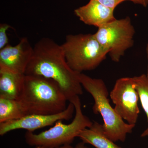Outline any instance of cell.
I'll use <instances>...</instances> for the list:
<instances>
[{"mask_svg":"<svg viewBox=\"0 0 148 148\" xmlns=\"http://www.w3.org/2000/svg\"><path fill=\"white\" fill-rule=\"evenodd\" d=\"M79 74L67 64L61 45L48 38H42L36 43L25 73V75L53 80L59 85L69 102L83 92Z\"/></svg>","mask_w":148,"mask_h":148,"instance_id":"obj_1","label":"cell"},{"mask_svg":"<svg viewBox=\"0 0 148 148\" xmlns=\"http://www.w3.org/2000/svg\"><path fill=\"white\" fill-rule=\"evenodd\" d=\"M19 100L24 104L28 115L59 113L68 106V99L58 84L39 76L25 75Z\"/></svg>","mask_w":148,"mask_h":148,"instance_id":"obj_2","label":"cell"},{"mask_svg":"<svg viewBox=\"0 0 148 148\" xmlns=\"http://www.w3.org/2000/svg\"><path fill=\"white\" fill-rule=\"evenodd\" d=\"M79 79L82 87L93 98V113L100 114L103 118L105 134L114 143L124 142L127 135L132 132L135 125L124 122L111 106L108 98V90L103 80L90 77L83 73L79 74Z\"/></svg>","mask_w":148,"mask_h":148,"instance_id":"obj_3","label":"cell"},{"mask_svg":"<svg viewBox=\"0 0 148 148\" xmlns=\"http://www.w3.org/2000/svg\"><path fill=\"white\" fill-rule=\"evenodd\" d=\"M70 103H73L75 108V117L71 123L65 124L62 121H58L53 127L38 134L27 131L24 135L26 143L34 147H56L71 145L84 129L90 127L93 122L83 113L79 96Z\"/></svg>","mask_w":148,"mask_h":148,"instance_id":"obj_4","label":"cell"},{"mask_svg":"<svg viewBox=\"0 0 148 148\" xmlns=\"http://www.w3.org/2000/svg\"><path fill=\"white\" fill-rule=\"evenodd\" d=\"M61 45L67 64L79 73L94 70L108 54L91 34L67 35Z\"/></svg>","mask_w":148,"mask_h":148,"instance_id":"obj_5","label":"cell"},{"mask_svg":"<svg viewBox=\"0 0 148 148\" xmlns=\"http://www.w3.org/2000/svg\"><path fill=\"white\" fill-rule=\"evenodd\" d=\"M135 28L129 16L116 19L98 28L94 34L113 61L119 62L127 49L133 46Z\"/></svg>","mask_w":148,"mask_h":148,"instance_id":"obj_6","label":"cell"},{"mask_svg":"<svg viewBox=\"0 0 148 148\" xmlns=\"http://www.w3.org/2000/svg\"><path fill=\"white\" fill-rule=\"evenodd\" d=\"M117 113L130 124L135 125L140 113L139 99L133 77H125L117 80L110 93Z\"/></svg>","mask_w":148,"mask_h":148,"instance_id":"obj_7","label":"cell"},{"mask_svg":"<svg viewBox=\"0 0 148 148\" xmlns=\"http://www.w3.org/2000/svg\"><path fill=\"white\" fill-rule=\"evenodd\" d=\"M75 108L73 104L70 103L65 110L53 114H29L19 119L0 123V135L16 130H26L34 132L36 130L50 126L58 121H69L73 117Z\"/></svg>","mask_w":148,"mask_h":148,"instance_id":"obj_8","label":"cell"},{"mask_svg":"<svg viewBox=\"0 0 148 148\" xmlns=\"http://www.w3.org/2000/svg\"><path fill=\"white\" fill-rule=\"evenodd\" d=\"M34 51V47L26 37L18 44H8L0 50V71L25 74Z\"/></svg>","mask_w":148,"mask_h":148,"instance_id":"obj_9","label":"cell"},{"mask_svg":"<svg viewBox=\"0 0 148 148\" xmlns=\"http://www.w3.org/2000/svg\"><path fill=\"white\" fill-rule=\"evenodd\" d=\"M114 11L95 0H90L87 4L75 10L74 13L84 24L98 28L116 19Z\"/></svg>","mask_w":148,"mask_h":148,"instance_id":"obj_10","label":"cell"},{"mask_svg":"<svg viewBox=\"0 0 148 148\" xmlns=\"http://www.w3.org/2000/svg\"><path fill=\"white\" fill-rule=\"evenodd\" d=\"M25 74L0 71V98L19 100L24 86Z\"/></svg>","mask_w":148,"mask_h":148,"instance_id":"obj_11","label":"cell"},{"mask_svg":"<svg viewBox=\"0 0 148 148\" xmlns=\"http://www.w3.org/2000/svg\"><path fill=\"white\" fill-rule=\"evenodd\" d=\"M78 138L86 144L95 148H121L109 139L103 130V125L94 121L90 127L84 129Z\"/></svg>","mask_w":148,"mask_h":148,"instance_id":"obj_12","label":"cell"},{"mask_svg":"<svg viewBox=\"0 0 148 148\" xmlns=\"http://www.w3.org/2000/svg\"><path fill=\"white\" fill-rule=\"evenodd\" d=\"M28 115L20 100L0 98V123L21 119Z\"/></svg>","mask_w":148,"mask_h":148,"instance_id":"obj_13","label":"cell"},{"mask_svg":"<svg viewBox=\"0 0 148 148\" xmlns=\"http://www.w3.org/2000/svg\"><path fill=\"white\" fill-rule=\"evenodd\" d=\"M133 78L135 88L138 91L139 99L145 113L148 123V77L145 74H143ZM141 137H148V125L141 134Z\"/></svg>","mask_w":148,"mask_h":148,"instance_id":"obj_14","label":"cell"},{"mask_svg":"<svg viewBox=\"0 0 148 148\" xmlns=\"http://www.w3.org/2000/svg\"><path fill=\"white\" fill-rule=\"evenodd\" d=\"M11 27L8 24L2 23L0 24V50L8 45V38L7 31Z\"/></svg>","mask_w":148,"mask_h":148,"instance_id":"obj_15","label":"cell"},{"mask_svg":"<svg viewBox=\"0 0 148 148\" xmlns=\"http://www.w3.org/2000/svg\"><path fill=\"white\" fill-rule=\"evenodd\" d=\"M103 5L115 10L119 5L126 0H95Z\"/></svg>","mask_w":148,"mask_h":148,"instance_id":"obj_16","label":"cell"},{"mask_svg":"<svg viewBox=\"0 0 148 148\" xmlns=\"http://www.w3.org/2000/svg\"><path fill=\"white\" fill-rule=\"evenodd\" d=\"M127 1H130L134 3L140 5L145 7L148 6V0H126Z\"/></svg>","mask_w":148,"mask_h":148,"instance_id":"obj_17","label":"cell"},{"mask_svg":"<svg viewBox=\"0 0 148 148\" xmlns=\"http://www.w3.org/2000/svg\"><path fill=\"white\" fill-rule=\"evenodd\" d=\"M33 148H75L71 145H66L60 146V147H43V146H36L34 147Z\"/></svg>","mask_w":148,"mask_h":148,"instance_id":"obj_18","label":"cell"},{"mask_svg":"<svg viewBox=\"0 0 148 148\" xmlns=\"http://www.w3.org/2000/svg\"><path fill=\"white\" fill-rule=\"evenodd\" d=\"M85 145L86 144L82 142L77 144L75 148H90L88 147Z\"/></svg>","mask_w":148,"mask_h":148,"instance_id":"obj_19","label":"cell"},{"mask_svg":"<svg viewBox=\"0 0 148 148\" xmlns=\"http://www.w3.org/2000/svg\"><path fill=\"white\" fill-rule=\"evenodd\" d=\"M146 53H147V72L146 75L148 77V43L147 44V47H146Z\"/></svg>","mask_w":148,"mask_h":148,"instance_id":"obj_20","label":"cell"}]
</instances>
